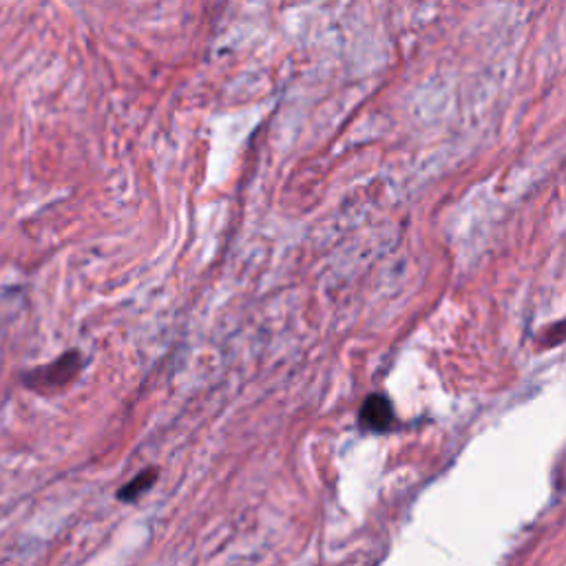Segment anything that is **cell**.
Here are the masks:
<instances>
[{
	"label": "cell",
	"mask_w": 566,
	"mask_h": 566,
	"mask_svg": "<svg viewBox=\"0 0 566 566\" xmlns=\"http://www.w3.org/2000/svg\"><path fill=\"white\" fill-rule=\"evenodd\" d=\"M157 478V471L155 469H149V471H144V474H140L138 478H133L127 487H124L120 491V498L122 500H135V498H140L144 491H149L153 487V482Z\"/></svg>",
	"instance_id": "cell-3"
},
{
	"label": "cell",
	"mask_w": 566,
	"mask_h": 566,
	"mask_svg": "<svg viewBox=\"0 0 566 566\" xmlns=\"http://www.w3.org/2000/svg\"><path fill=\"white\" fill-rule=\"evenodd\" d=\"M82 368V359L78 352H67L65 356H60L58 361H54L47 368H40L29 376V385L36 387V390H60L69 381L76 379V374Z\"/></svg>",
	"instance_id": "cell-1"
},
{
	"label": "cell",
	"mask_w": 566,
	"mask_h": 566,
	"mask_svg": "<svg viewBox=\"0 0 566 566\" xmlns=\"http://www.w3.org/2000/svg\"><path fill=\"white\" fill-rule=\"evenodd\" d=\"M394 423H396L394 407L383 394H372L365 398L359 412V425L365 429V432L372 434L390 432Z\"/></svg>",
	"instance_id": "cell-2"
}]
</instances>
